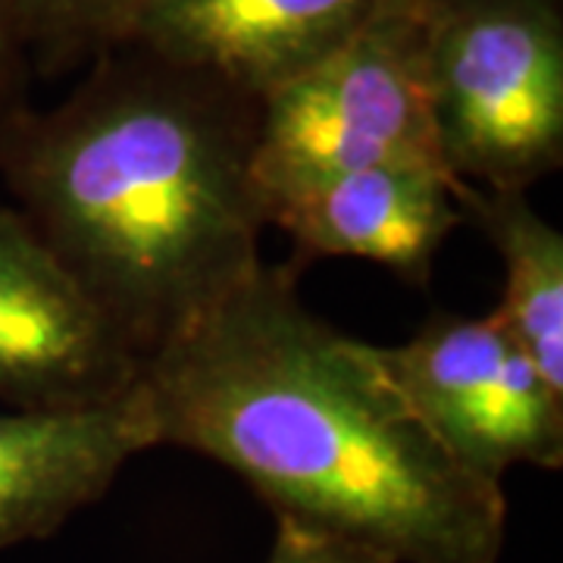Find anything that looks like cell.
Instances as JSON below:
<instances>
[{"label":"cell","instance_id":"cell-5","mask_svg":"<svg viewBox=\"0 0 563 563\" xmlns=\"http://www.w3.org/2000/svg\"><path fill=\"white\" fill-rule=\"evenodd\" d=\"M407 410L454 461L504 485L514 466H563V388L495 313H432L401 344H373Z\"/></svg>","mask_w":563,"mask_h":563},{"label":"cell","instance_id":"cell-6","mask_svg":"<svg viewBox=\"0 0 563 563\" xmlns=\"http://www.w3.org/2000/svg\"><path fill=\"white\" fill-rule=\"evenodd\" d=\"M141 361L32 222L0 201V401L81 410L129 395Z\"/></svg>","mask_w":563,"mask_h":563},{"label":"cell","instance_id":"cell-12","mask_svg":"<svg viewBox=\"0 0 563 563\" xmlns=\"http://www.w3.org/2000/svg\"><path fill=\"white\" fill-rule=\"evenodd\" d=\"M32 57L22 38L13 0H0V135L32 107Z\"/></svg>","mask_w":563,"mask_h":563},{"label":"cell","instance_id":"cell-13","mask_svg":"<svg viewBox=\"0 0 563 563\" xmlns=\"http://www.w3.org/2000/svg\"><path fill=\"white\" fill-rule=\"evenodd\" d=\"M263 563H388L363 548L276 520V542Z\"/></svg>","mask_w":563,"mask_h":563},{"label":"cell","instance_id":"cell-7","mask_svg":"<svg viewBox=\"0 0 563 563\" xmlns=\"http://www.w3.org/2000/svg\"><path fill=\"white\" fill-rule=\"evenodd\" d=\"M383 0H139L117 44L261 101L342 47ZM113 44V47H117Z\"/></svg>","mask_w":563,"mask_h":563},{"label":"cell","instance_id":"cell-2","mask_svg":"<svg viewBox=\"0 0 563 563\" xmlns=\"http://www.w3.org/2000/svg\"><path fill=\"white\" fill-rule=\"evenodd\" d=\"M257 103L117 44L0 135L10 203L139 361L263 263Z\"/></svg>","mask_w":563,"mask_h":563},{"label":"cell","instance_id":"cell-11","mask_svg":"<svg viewBox=\"0 0 563 563\" xmlns=\"http://www.w3.org/2000/svg\"><path fill=\"white\" fill-rule=\"evenodd\" d=\"M139 0H13L35 76L88 66L117 44Z\"/></svg>","mask_w":563,"mask_h":563},{"label":"cell","instance_id":"cell-8","mask_svg":"<svg viewBox=\"0 0 563 563\" xmlns=\"http://www.w3.org/2000/svg\"><path fill=\"white\" fill-rule=\"evenodd\" d=\"M457 185L442 166L383 163L263 198L266 225L295 244V261L354 257L426 285L451 232L463 225Z\"/></svg>","mask_w":563,"mask_h":563},{"label":"cell","instance_id":"cell-4","mask_svg":"<svg viewBox=\"0 0 563 563\" xmlns=\"http://www.w3.org/2000/svg\"><path fill=\"white\" fill-rule=\"evenodd\" d=\"M426 25L429 0H383L342 47L261 98V198L383 163L442 166L426 85Z\"/></svg>","mask_w":563,"mask_h":563},{"label":"cell","instance_id":"cell-10","mask_svg":"<svg viewBox=\"0 0 563 563\" xmlns=\"http://www.w3.org/2000/svg\"><path fill=\"white\" fill-rule=\"evenodd\" d=\"M463 222L495 247L504 295L492 310L514 342L563 388V232L529 203V191L457 185Z\"/></svg>","mask_w":563,"mask_h":563},{"label":"cell","instance_id":"cell-3","mask_svg":"<svg viewBox=\"0 0 563 563\" xmlns=\"http://www.w3.org/2000/svg\"><path fill=\"white\" fill-rule=\"evenodd\" d=\"M426 85L451 179L529 191L561 169V0H429Z\"/></svg>","mask_w":563,"mask_h":563},{"label":"cell","instance_id":"cell-1","mask_svg":"<svg viewBox=\"0 0 563 563\" xmlns=\"http://www.w3.org/2000/svg\"><path fill=\"white\" fill-rule=\"evenodd\" d=\"M154 448L232 470L273 517L388 563H498L507 495L435 442L373 344L317 317L301 263L263 261L135 379Z\"/></svg>","mask_w":563,"mask_h":563},{"label":"cell","instance_id":"cell-9","mask_svg":"<svg viewBox=\"0 0 563 563\" xmlns=\"http://www.w3.org/2000/svg\"><path fill=\"white\" fill-rule=\"evenodd\" d=\"M151 448L135 385L81 410H0V551L54 536Z\"/></svg>","mask_w":563,"mask_h":563}]
</instances>
